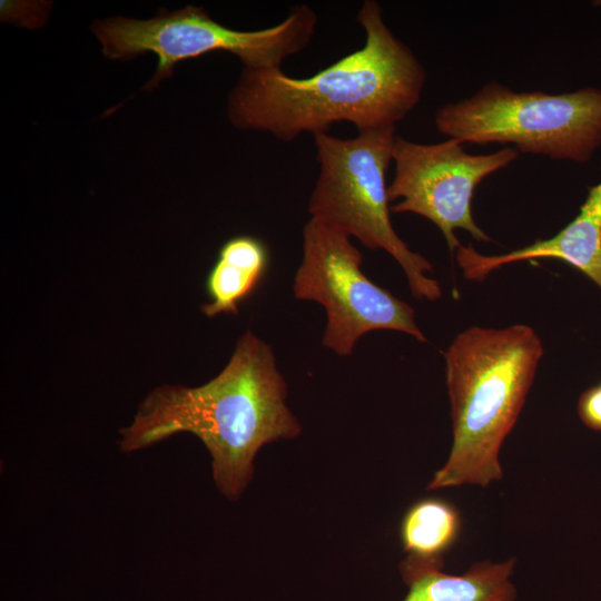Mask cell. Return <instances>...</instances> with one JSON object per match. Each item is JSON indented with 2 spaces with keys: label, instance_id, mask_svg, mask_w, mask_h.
Returning a JSON list of instances; mask_svg holds the SVG:
<instances>
[{
  "label": "cell",
  "instance_id": "1",
  "mask_svg": "<svg viewBox=\"0 0 601 601\" xmlns=\"http://www.w3.org/2000/svg\"><path fill=\"white\" fill-rule=\"evenodd\" d=\"M357 21L365 31L364 46L313 76L244 68L228 98L230 122L282 141L327 132L341 121L358 131L395 127L418 104L425 68L385 23L378 2L365 0Z\"/></svg>",
  "mask_w": 601,
  "mask_h": 601
},
{
  "label": "cell",
  "instance_id": "10",
  "mask_svg": "<svg viewBox=\"0 0 601 601\" xmlns=\"http://www.w3.org/2000/svg\"><path fill=\"white\" fill-rule=\"evenodd\" d=\"M515 558L500 562L484 560L461 574L446 573L444 560L406 556L400 572L408 591L402 601H515L512 580Z\"/></svg>",
  "mask_w": 601,
  "mask_h": 601
},
{
  "label": "cell",
  "instance_id": "2",
  "mask_svg": "<svg viewBox=\"0 0 601 601\" xmlns=\"http://www.w3.org/2000/svg\"><path fill=\"white\" fill-rule=\"evenodd\" d=\"M286 401L287 383L273 348L247 331L226 366L207 383L150 391L131 423L120 430L119 447L131 453L171 435L190 433L211 457L219 492L237 500L253 477L258 451L302 433Z\"/></svg>",
  "mask_w": 601,
  "mask_h": 601
},
{
  "label": "cell",
  "instance_id": "7",
  "mask_svg": "<svg viewBox=\"0 0 601 601\" xmlns=\"http://www.w3.org/2000/svg\"><path fill=\"white\" fill-rule=\"evenodd\" d=\"M363 255L343 231L311 218L303 228V257L295 273L296 299L323 306V345L349 356L357 341L376 329L397 331L426 343L411 305L372 282Z\"/></svg>",
  "mask_w": 601,
  "mask_h": 601
},
{
  "label": "cell",
  "instance_id": "3",
  "mask_svg": "<svg viewBox=\"0 0 601 601\" xmlns=\"http://www.w3.org/2000/svg\"><path fill=\"white\" fill-rule=\"evenodd\" d=\"M543 356L535 331L524 324L473 326L444 353L453 442L427 490L487 487L503 477L500 451L514 427Z\"/></svg>",
  "mask_w": 601,
  "mask_h": 601
},
{
  "label": "cell",
  "instance_id": "12",
  "mask_svg": "<svg viewBox=\"0 0 601 601\" xmlns=\"http://www.w3.org/2000/svg\"><path fill=\"white\" fill-rule=\"evenodd\" d=\"M462 531L459 509L447 500L425 497L405 511L400 539L408 556L441 561L456 544Z\"/></svg>",
  "mask_w": 601,
  "mask_h": 601
},
{
  "label": "cell",
  "instance_id": "4",
  "mask_svg": "<svg viewBox=\"0 0 601 601\" xmlns=\"http://www.w3.org/2000/svg\"><path fill=\"white\" fill-rule=\"evenodd\" d=\"M396 136L395 127L362 130L348 139L315 135L319 174L308 213L365 247L388 253L402 267L412 295L435 302L442 289L428 276L432 264L413 252L391 223L385 175L393 162Z\"/></svg>",
  "mask_w": 601,
  "mask_h": 601
},
{
  "label": "cell",
  "instance_id": "5",
  "mask_svg": "<svg viewBox=\"0 0 601 601\" xmlns=\"http://www.w3.org/2000/svg\"><path fill=\"white\" fill-rule=\"evenodd\" d=\"M434 124L463 144L512 145L521 152L587 162L601 146V89L518 92L492 81L439 108Z\"/></svg>",
  "mask_w": 601,
  "mask_h": 601
},
{
  "label": "cell",
  "instance_id": "8",
  "mask_svg": "<svg viewBox=\"0 0 601 601\" xmlns=\"http://www.w3.org/2000/svg\"><path fill=\"white\" fill-rule=\"evenodd\" d=\"M519 156L513 147L485 155L469 154L464 144L447 138L437 144H418L396 136L393 147L395 173L387 186L391 213H413L443 234L451 252L461 246L456 229L479 242L491 238L472 215L474 189L487 176L505 168Z\"/></svg>",
  "mask_w": 601,
  "mask_h": 601
},
{
  "label": "cell",
  "instance_id": "6",
  "mask_svg": "<svg viewBox=\"0 0 601 601\" xmlns=\"http://www.w3.org/2000/svg\"><path fill=\"white\" fill-rule=\"evenodd\" d=\"M317 21L312 8L296 4L275 26L240 31L215 21L203 8L187 6L147 20L114 17L96 21L92 31L107 58L124 60L155 53L157 69L145 87L150 89L169 77L179 61L214 51L236 55L246 69L280 68L287 58L308 46Z\"/></svg>",
  "mask_w": 601,
  "mask_h": 601
},
{
  "label": "cell",
  "instance_id": "13",
  "mask_svg": "<svg viewBox=\"0 0 601 601\" xmlns=\"http://www.w3.org/2000/svg\"><path fill=\"white\" fill-rule=\"evenodd\" d=\"M578 414L587 427L601 432V381L580 395Z\"/></svg>",
  "mask_w": 601,
  "mask_h": 601
},
{
  "label": "cell",
  "instance_id": "9",
  "mask_svg": "<svg viewBox=\"0 0 601 601\" xmlns=\"http://www.w3.org/2000/svg\"><path fill=\"white\" fill-rule=\"evenodd\" d=\"M456 260L469 280L482 282L504 265L555 258L579 269L601 288V181L589 187L579 214L558 234L502 255L479 254L472 245H461Z\"/></svg>",
  "mask_w": 601,
  "mask_h": 601
},
{
  "label": "cell",
  "instance_id": "11",
  "mask_svg": "<svg viewBox=\"0 0 601 601\" xmlns=\"http://www.w3.org/2000/svg\"><path fill=\"white\" fill-rule=\"evenodd\" d=\"M269 264L266 245L249 235L235 236L219 249L210 269L206 290L209 300L201 306L207 317L236 314L263 279Z\"/></svg>",
  "mask_w": 601,
  "mask_h": 601
}]
</instances>
